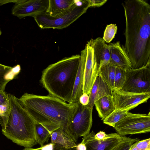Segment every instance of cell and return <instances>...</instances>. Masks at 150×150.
Segmentation results:
<instances>
[{
	"instance_id": "cell-27",
	"label": "cell",
	"mask_w": 150,
	"mask_h": 150,
	"mask_svg": "<svg viewBox=\"0 0 150 150\" xmlns=\"http://www.w3.org/2000/svg\"><path fill=\"white\" fill-rule=\"evenodd\" d=\"M117 30L115 24L107 25L104 33L103 38L107 43L110 42L114 38Z\"/></svg>"
},
{
	"instance_id": "cell-11",
	"label": "cell",
	"mask_w": 150,
	"mask_h": 150,
	"mask_svg": "<svg viewBox=\"0 0 150 150\" xmlns=\"http://www.w3.org/2000/svg\"><path fill=\"white\" fill-rule=\"evenodd\" d=\"M86 54L85 66L83 93L89 95L93 84L98 76V67L94 57L93 49L88 42L85 47Z\"/></svg>"
},
{
	"instance_id": "cell-15",
	"label": "cell",
	"mask_w": 150,
	"mask_h": 150,
	"mask_svg": "<svg viewBox=\"0 0 150 150\" xmlns=\"http://www.w3.org/2000/svg\"><path fill=\"white\" fill-rule=\"evenodd\" d=\"M92 47L98 68L109 63L110 59V47L103 38L91 39L88 42Z\"/></svg>"
},
{
	"instance_id": "cell-33",
	"label": "cell",
	"mask_w": 150,
	"mask_h": 150,
	"mask_svg": "<svg viewBox=\"0 0 150 150\" xmlns=\"http://www.w3.org/2000/svg\"><path fill=\"white\" fill-rule=\"evenodd\" d=\"M76 150H86V146L81 142V143L77 145Z\"/></svg>"
},
{
	"instance_id": "cell-2",
	"label": "cell",
	"mask_w": 150,
	"mask_h": 150,
	"mask_svg": "<svg viewBox=\"0 0 150 150\" xmlns=\"http://www.w3.org/2000/svg\"><path fill=\"white\" fill-rule=\"evenodd\" d=\"M19 99L35 121L51 133L59 128L66 130L76 105L49 95L42 96L27 93Z\"/></svg>"
},
{
	"instance_id": "cell-1",
	"label": "cell",
	"mask_w": 150,
	"mask_h": 150,
	"mask_svg": "<svg viewBox=\"0 0 150 150\" xmlns=\"http://www.w3.org/2000/svg\"><path fill=\"white\" fill-rule=\"evenodd\" d=\"M125 18L124 47L132 69L150 62V5L143 0H128L122 4Z\"/></svg>"
},
{
	"instance_id": "cell-14",
	"label": "cell",
	"mask_w": 150,
	"mask_h": 150,
	"mask_svg": "<svg viewBox=\"0 0 150 150\" xmlns=\"http://www.w3.org/2000/svg\"><path fill=\"white\" fill-rule=\"evenodd\" d=\"M86 54V49L81 52L80 59L75 80L71 100L70 104L75 105L79 102V99L83 94L84 73Z\"/></svg>"
},
{
	"instance_id": "cell-21",
	"label": "cell",
	"mask_w": 150,
	"mask_h": 150,
	"mask_svg": "<svg viewBox=\"0 0 150 150\" xmlns=\"http://www.w3.org/2000/svg\"><path fill=\"white\" fill-rule=\"evenodd\" d=\"M10 111V103L8 94L0 90V124L2 129L5 128Z\"/></svg>"
},
{
	"instance_id": "cell-7",
	"label": "cell",
	"mask_w": 150,
	"mask_h": 150,
	"mask_svg": "<svg viewBox=\"0 0 150 150\" xmlns=\"http://www.w3.org/2000/svg\"><path fill=\"white\" fill-rule=\"evenodd\" d=\"M118 134L122 136L146 133L150 131V113L134 114L129 112L114 127Z\"/></svg>"
},
{
	"instance_id": "cell-30",
	"label": "cell",
	"mask_w": 150,
	"mask_h": 150,
	"mask_svg": "<svg viewBox=\"0 0 150 150\" xmlns=\"http://www.w3.org/2000/svg\"><path fill=\"white\" fill-rule=\"evenodd\" d=\"M90 7H99L104 5L107 0H88Z\"/></svg>"
},
{
	"instance_id": "cell-19",
	"label": "cell",
	"mask_w": 150,
	"mask_h": 150,
	"mask_svg": "<svg viewBox=\"0 0 150 150\" xmlns=\"http://www.w3.org/2000/svg\"><path fill=\"white\" fill-rule=\"evenodd\" d=\"M94 105L99 116L102 120L115 109L112 96H105L98 99L95 102Z\"/></svg>"
},
{
	"instance_id": "cell-5",
	"label": "cell",
	"mask_w": 150,
	"mask_h": 150,
	"mask_svg": "<svg viewBox=\"0 0 150 150\" xmlns=\"http://www.w3.org/2000/svg\"><path fill=\"white\" fill-rule=\"evenodd\" d=\"M90 7L88 0H76L73 6L64 13L52 17L45 13L34 18L41 29H62L68 27L77 20Z\"/></svg>"
},
{
	"instance_id": "cell-23",
	"label": "cell",
	"mask_w": 150,
	"mask_h": 150,
	"mask_svg": "<svg viewBox=\"0 0 150 150\" xmlns=\"http://www.w3.org/2000/svg\"><path fill=\"white\" fill-rule=\"evenodd\" d=\"M35 130L37 142L40 146H43L45 142H48L51 133L47 129L41 124L35 122Z\"/></svg>"
},
{
	"instance_id": "cell-25",
	"label": "cell",
	"mask_w": 150,
	"mask_h": 150,
	"mask_svg": "<svg viewBox=\"0 0 150 150\" xmlns=\"http://www.w3.org/2000/svg\"><path fill=\"white\" fill-rule=\"evenodd\" d=\"M126 71L116 67L114 79V89L121 90L125 83Z\"/></svg>"
},
{
	"instance_id": "cell-34",
	"label": "cell",
	"mask_w": 150,
	"mask_h": 150,
	"mask_svg": "<svg viewBox=\"0 0 150 150\" xmlns=\"http://www.w3.org/2000/svg\"><path fill=\"white\" fill-rule=\"evenodd\" d=\"M19 0H0V5L1 6L4 4H7L9 3H15L17 2Z\"/></svg>"
},
{
	"instance_id": "cell-32",
	"label": "cell",
	"mask_w": 150,
	"mask_h": 150,
	"mask_svg": "<svg viewBox=\"0 0 150 150\" xmlns=\"http://www.w3.org/2000/svg\"><path fill=\"white\" fill-rule=\"evenodd\" d=\"M108 134L105 133V132L100 131L96 134H95L94 137L96 139L98 140H102L106 138Z\"/></svg>"
},
{
	"instance_id": "cell-24",
	"label": "cell",
	"mask_w": 150,
	"mask_h": 150,
	"mask_svg": "<svg viewBox=\"0 0 150 150\" xmlns=\"http://www.w3.org/2000/svg\"><path fill=\"white\" fill-rule=\"evenodd\" d=\"M129 111L127 110L115 109L103 120V123L114 127L118 122L127 115Z\"/></svg>"
},
{
	"instance_id": "cell-17",
	"label": "cell",
	"mask_w": 150,
	"mask_h": 150,
	"mask_svg": "<svg viewBox=\"0 0 150 150\" xmlns=\"http://www.w3.org/2000/svg\"><path fill=\"white\" fill-rule=\"evenodd\" d=\"M50 138V142L69 150H76V143L64 129L59 128L52 132Z\"/></svg>"
},
{
	"instance_id": "cell-22",
	"label": "cell",
	"mask_w": 150,
	"mask_h": 150,
	"mask_svg": "<svg viewBox=\"0 0 150 150\" xmlns=\"http://www.w3.org/2000/svg\"><path fill=\"white\" fill-rule=\"evenodd\" d=\"M116 67L109 62L98 68V76H99L112 90L114 89V82Z\"/></svg>"
},
{
	"instance_id": "cell-10",
	"label": "cell",
	"mask_w": 150,
	"mask_h": 150,
	"mask_svg": "<svg viewBox=\"0 0 150 150\" xmlns=\"http://www.w3.org/2000/svg\"><path fill=\"white\" fill-rule=\"evenodd\" d=\"M49 0H19L12 8V14L20 19L27 16L33 18L46 13Z\"/></svg>"
},
{
	"instance_id": "cell-3",
	"label": "cell",
	"mask_w": 150,
	"mask_h": 150,
	"mask_svg": "<svg viewBox=\"0 0 150 150\" xmlns=\"http://www.w3.org/2000/svg\"><path fill=\"white\" fill-rule=\"evenodd\" d=\"M80 59L79 54L65 57L43 71L40 82L48 95L70 104Z\"/></svg>"
},
{
	"instance_id": "cell-6",
	"label": "cell",
	"mask_w": 150,
	"mask_h": 150,
	"mask_svg": "<svg viewBox=\"0 0 150 150\" xmlns=\"http://www.w3.org/2000/svg\"><path fill=\"white\" fill-rule=\"evenodd\" d=\"M92 110L88 105L84 106L79 102L76 104L66 131L76 143L79 137L90 133L92 124Z\"/></svg>"
},
{
	"instance_id": "cell-36",
	"label": "cell",
	"mask_w": 150,
	"mask_h": 150,
	"mask_svg": "<svg viewBox=\"0 0 150 150\" xmlns=\"http://www.w3.org/2000/svg\"><path fill=\"white\" fill-rule=\"evenodd\" d=\"M1 29H0V36L1 35Z\"/></svg>"
},
{
	"instance_id": "cell-12",
	"label": "cell",
	"mask_w": 150,
	"mask_h": 150,
	"mask_svg": "<svg viewBox=\"0 0 150 150\" xmlns=\"http://www.w3.org/2000/svg\"><path fill=\"white\" fill-rule=\"evenodd\" d=\"M95 133L92 131L83 137L82 142L86 146V150H111L124 137L118 133L108 134L107 137L98 140L94 137Z\"/></svg>"
},
{
	"instance_id": "cell-16",
	"label": "cell",
	"mask_w": 150,
	"mask_h": 150,
	"mask_svg": "<svg viewBox=\"0 0 150 150\" xmlns=\"http://www.w3.org/2000/svg\"><path fill=\"white\" fill-rule=\"evenodd\" d=\"M89 96V102L88 105L93 109L97 100L104 96H112V90L101 77L98 76Z\"/></svg>"
},
{
	"instance_id": "cell-8",
	"label": "cell",
	"mask_w": 150,
	"mask_h": 150,
	"mask_svg": "<svg viewBox=\"0 0 150 150\" xmlns=\"http://www.w3.org/2000/svg\"><path fill=\"white\" fill-rule=\"evenodd\" d=\"M121 90L137 93H150V62L142 68L126 71L125 82Z\"/></svg>"
},
{
	"instance_id": "cell-18",
	"label": "cell",
	"mask_w": 150,
	"mask_h": 150,
	"mask_svg": "<svg viewBox=\"0 0 150 150\" xmlns=\"http://www.w3.org/2000/svg\"><path fill=\"white\" fill-rule=\"evenodd\" d=\"M76 1L74 0H49L46 13L52 17L64 13L69 11Z\"/></svg>"
},
{
	"instance_id": "cell-28",
	"label": "cell",
	"mask_w": 150,
	"mask_h": 150,
	"mask_svg": "<svg viewBox=\"0 0 150 150\" xmlns=\"http://www.w3.org/2000/svg\"><path fill=\"white\" fill-rule=\"evenodd\" d=\"M22 150H69L55 144L50 142L40 147L33 148L32 147L25 148Z\"/></svg>"
},
{
	"instance_id": "cell-4",
	"label": "cell",
	"mask_w": 150,
	"mask_h": 150,
	"mask_svg": "<svg viewBox=\"0 0 150 150\" xmlns=\"http://www.w3.org/2000/svg\"><path fill=\"white\" fill-rule=\"evenodd\" d=\"M10 111L5 128L2 132L7 138L25 148L32 147L38 143L36 139L35 122L22 105L19 98L8 93Z\"/></svg>"
},
{
	"instance_id": "cell-31",
	"label": "cell",
	"mask_w": 150,
	"mask_h": 150,
	"mask_svg": "<svg viewBox=\"0 0 150 150\" xmlns=\"http://www.w3.org/2000/svg\"><path fill=\"white\" fill-rule=\"evenodd\" d=\"M89 102V96L86 93H83L79 99V102L82 105H88Z\"/></svg>"
},
{
	"instance_id": "cell-20",
	"label": "cell",
	"mask_w": 150,
	"mask_h": 150,
	"mask_svg": "<svg viewBox=\"0 0 150 150\" xmlns=\"http://www.w3.org/2000/svg\"><path fill=\"white\" fill-rule=\"evenodd\" d=\"M21 70L19 64L12 67L0 63V90L5 91L8 83L16 78Z\"/></svg>"
},
{
	"instance_id": "cell-29",
	"label": "cell",
	"mask_w": 150,
	"mask_h": 150,
	"mask_svg": "<svg viewBox=\"0 0 150 150\" xmlns=\"http://www.w3.org/2000/svg\"><path fill=\"white\" fill-rule=\"evenodd\" d=\"M135 146L139 150L150 149V138L138 141L135 142Z\"/></svg>"
},
{
	"instance_id": "cell-26",
	"label": "cell",
	"mask_w": 150,
	"mask_h": 150,
	"mask_svg": "<svg viewBox=\"0 0 150 150\" xmlns=\"http://www.w3.org/2000/svg\"><path fill=\"white\" fill-rule=\"evenodd\" d=\"M139 140L138 138H131L125 136L123 139L111 150H129L132 145Z\"/></svg>"
},
{
	"instance_id": "cell-35",
	"label": "cell",
	"mask_w": 150,
	"mask_h": 150,
	"mask_svg": "<svg viewBox=\"0 0 150 150\" xmlns=\"http://www.w3.org/2000/svg\"><path fill=\"white\" fill-rule=\"evenodd\" d=\"M129 150H139L135 146V142L132 145Z\"/></svg>"
},
{
	"instance_id": "cell-9",
	"label": "cell",
	"mask_w": 150,
	"mask_h": 150,
	"mask_svg": "<svg viewBox=\"0 0 150 150\" xmlns=\"http://www.w3.org/2000/svg\"><path fill=\"white\" fill-rule=\"evenodd\" d=\"M112 96L115 109L129 111L146 102L150 97V93H137L114 89Z\"/></svg>"
},
{
	"instance_id": "cell-13",
	"label": "cell",
	"mask_w": 150,
	"mask_h": 150,
	"mask_svg": "<svg viewBox=\"0 0 150 150\" xmlns=\"http://www.w3.org/2000/svg\"><path fill=\"white\" fill-rule=\"evenodd\" d=\"M110 59L109 62L113 66L127 71L132 69L131 64L124 47H122L120 42L117 41L110 43Z\"/></svg>"
},
{
	"instance_id": "cell-37",
	"label": "cell",
	"mask_w": 150,
	"mask_h": 150,
	"mask_svg": "<svg viewBox=\"0 0 150 150\" xmlns=\"http://www.w3.org/2000/svg\"><path fill=\"white\" fill-rule=\"evenodd\" d=\"M150 150V149H147V150Z\"/></svg>"
}]
</instances>
